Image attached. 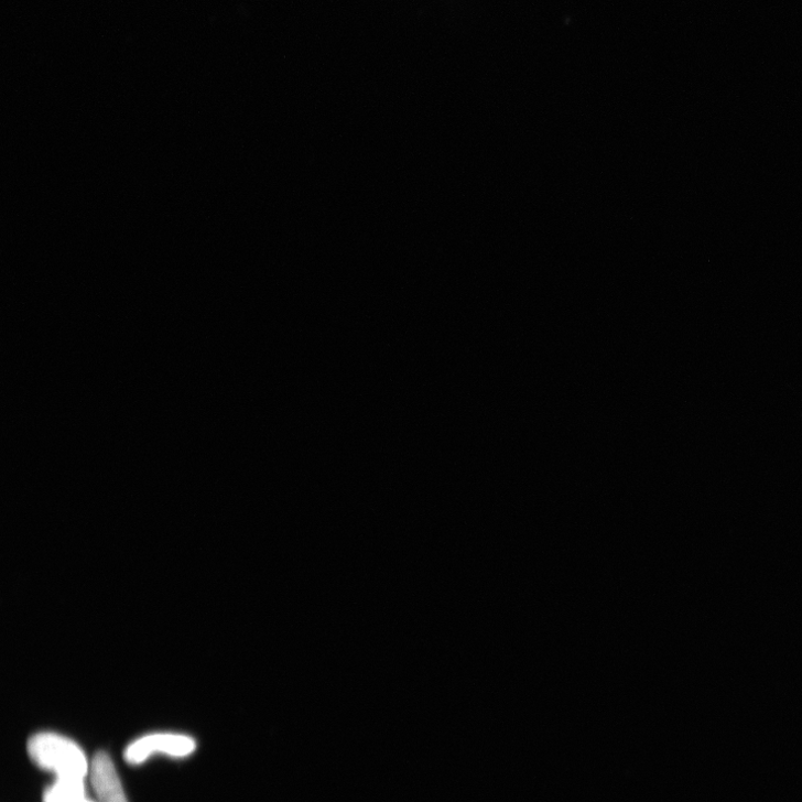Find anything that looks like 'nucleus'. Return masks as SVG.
Wrapping results in <instances>:
<instances>
[{
    "instance_id": "f257e3e1",
    "label": "nucleus",
    "mask_w": 802,
    "mask_h": 802,
    "mask_svg": "<svg viewBox=\"0 0 802 802\" xmlns=\"http://www.w3.org/2000/svg\"><path fill=\"white\" fill-rule=\"evenodd\" d=\"M28 750L35 765L55 773L56 778L84 779L89 771L84 751L61 735L37 734L30 739Z\"/></svg>"
},
{
    "instance_id": "f03ea898",
    "label": "nucleus",
    "mask_w": 802,
    "mask_h": 802,
    "mask_svg": "<svg viewBox=\"0 0 802 802\" xmlns=\"http://www.w3.org/2000/svg\"><path fill=\"white\" fill-rule=\"evenodd\" d=\"M194 739L176 734H153L133 741L126 750L124 759L132 766L145 762L154 755L183 758L195 751Z\"/></svg>"
},
{
    "instance_id": "7ed1b4c3",
    "label": "nucleus",
    "mask_w": 802,
    "mask_h": 802,
    "mask_svg": "<svg viewBox=\"0 0 802 802\" xmlns=\"http://www.w3.org/2000/svg\"><path fill=\"white\" fill-rule=\"evenodd\" d=\"M93 789L100 802H129L110 756L97 752L89 766Z\"/></svg>"
},
{
    "instance_id": "20e7f679",
    "label": "nucleus",
    "mask_w": 802,
    "mask_h": 802,
    "mask_svg": "<svg viewBox=\"0 0 802 802\" xmlns=\"http://www.w3.org/2000/svg\"><path fill=\"white\" fill-rule=\"evenodd\" d=\"M84 779L56 778V781L46 789L44 802H85Z\"/></svg>"
},
{
    "instance_id": "39448f33",
    "label": "nucleus",
    "mask_w": 802,
    "mask_h": 802,
    "mask_svg": "<svg viewBox=\"0 0 802 802\" xmlns=\"http://www.w3.org/2000/svg\"><path fill=\"white\" fill-rule=\"evenodd\" d=\"M85 802H91V801L86 800Z\"/></svg>"
}]
</instances>
